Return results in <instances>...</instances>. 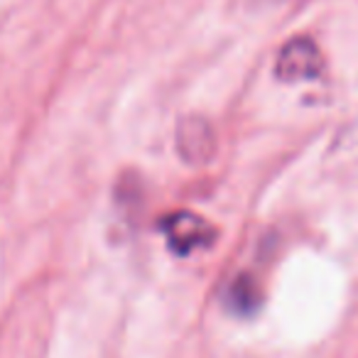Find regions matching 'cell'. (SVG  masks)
Returning a JSON list of instances; mask_svg holds the SVG:
<instances>
[{"label":"cell","mask_w":358,"mask_h":358,"mask_svg":"<svg viewBox=\"0 0 358 358\" xmlns=\"http://www.w3.org/2000/svg\"><path fill=\"white\" fill-rule=\"evenodd\" d=\"M324 71V57L317 42L309 37H292L285 42L275 59V76L285 84H299V81H314Z\"/></svg>","instance_id":"1"},{"label":"cell","mask_w":358,"mask_h":358,"mask_svg":"<svg viewBox=\"0 0 358 358\" xmlns=\"http://www.w3.org/2000/svg\"><path fill=\"white\" fill-rule=\"evenodd\" d=\"M177 152L189 164H206L216 152V135L209 120L201 115H187L177 125Z\"/></svg>","instance_id":"3"},{"label":"cell","mask_w":358,"mask_h":358,"mask_svg":"<svg viewBox=\"0 0 358 358\" xmlns=\"http://www.w3.org/2000/svg\"><path fill=\"white\" fill-rule=\"evenodd\" d=\"M224 304L234 317H241V319L255 317L260 304H263V292H260L258 280L248 273L234 278L229 287H226Z\"/></svg>","instance_id":"4"},{"label":"cell","mask_w":358,"mask_h":358,"mask_svg":"<svg viewBox=\"0 0 358 358\" xmlns=\"http://www.w3.org/2000/svg\"><path fill=\"white\" fill-rule=\"evenodd\" d=\"M159 229L167 238V245L177 255H192L194 250L211 245L216 238L214 226L192 211H174L159 221Z\"/></svg>","instance_id":"2"}]
</instances>
